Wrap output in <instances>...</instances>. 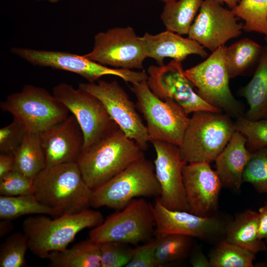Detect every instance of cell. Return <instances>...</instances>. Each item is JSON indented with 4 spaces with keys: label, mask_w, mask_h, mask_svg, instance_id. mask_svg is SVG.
<instances>
[{
    "label": "cell",
    "mask_w": 267,
    "mask_h": 267,
    "mask_svg": "<svg viewBox=\"0 0 267 267\" xmlns=\"http://www.w3.org/2000/svg\"><path fill=\"white\" fill-rule=\"evenodd\" d=\"M13 225L10 220H1L0 222V236L3 237L12 230Z\"/></svg>",
    "instance_id": "b9f144b4"
},
{
    "label": "cell",
    "mask_w": 267,
    "mask_h": 267,
    "mask_svg": "<svg viewBox=\"0 0 267 267\" xmlns=\"http://www.w3.org/2000/svg\"><path fill=\"white\" fill-rule=\"evenodd\" d=\"M155 152V173L161 187L157 198L166 208L188 211L182 180V169L187 164L180 156L178 146L166 141H150Z\"/></svg>",
    "instance_id": "e0dca14e"
},
{
    "label": "cell",
    "mask_w": 267,
    "mask_h": 267,
    "mask_svg": "<svg viewBox=\"0 0 267 267\" xmlns=\"http://www.w3.org/2000/svg\"><path fill=\"white\" fill-rule=\"evenodd\" d=\"M144 151L119 128L83 151L77 163L85 181L93 190L145 158Z\"/></svg>",
    "instance_id": "7a4b0ae2"
},
{
    "label": "cell",
    "mask_w": 267,
    "mask_h": 267,
    "mask_svg": "<svg viewBox=\"0 0 267 267\" xmlns=\"http://www.w3.org/2000/svg\"><path fill=\"white\" fill-rule=\"evenodd\" d=\"M155 257L157 267L180 261L188 255L192 246V237L171 234L158 237Z\"/></svg>",
    "instance_id": "f546056e"
},
{
    "label": "cell",
    "mask_w": 267,
    "mask_h": 267,
    "mask_svg": "<svg viewBox=\"0 0 267 267\" xmlns=\"http://www.w3.org/2000/svg\"><path fill=\"white\" fill-rule=\"evenodd\" d=\"M46 167L78 162L83 149L84 137L75 117H68L39 134Z\"/></svg>",
    "instance_id": "d6986e66"
},
{
    "label": "cell",
    "mask_w": 267,
    "mask_h": 267,
    "mask_svg": "<svg viewBox=\"0 0 267 267\" xmlns=\"http://www.w3.org/2000/svg\"><path fill=\"white\" fill-rule=\"evenodd\" d=\"M27 131L24 125L13 118L9 124L0 129V153L14 154Z\"/></svg>",
    "instance_id": "8d00e7d4"
},
{
    "label": "cell",
    "mask_w": 267,
    "mask_h": 267,
    "mask_svg": "<svg viewBox=\"0 0 267 267\" xmlns=\"http://www.w3.org/2000/svg\"><path fill=\"white\" fill-rule=\"evenodd\" d=\"M85 57L106 66L133 70L143 69L144 49L133 28L114 27L96 34L93 47Z\"/></svg>",
    "instance_id": "7c38bea8"
},
{
    "label": "cell",
    "mask_w": 267,
    "mask_h": 267,
    "mask_svg": "<svg viewBox=\"0 0 267 267\" xmlns=\"http://www.w3.org/2000/svg\"><path fill=\"white\" fill-rule=\"evenodd\" d=\"M258 228V212L246 210L228 222L224 239L256 255L267 250L266 242L259 238Z\"/></svg>",
    "instance_id": "7402d4cb"
},
{
    "label": "cell",
    "mask_w": 267,
    "mask_h": 267,
    "mask_svg": "<svg viewBox=\"0 0 267 267\" xmlns=\"http://www.w3.org/2000/svg\"><path fill=\"white\" fill-rule=\"evenodd\" d=\"M191 265L194 267H210L209 258L201 251L195 253L190 260Z\"/></svg>",
    "instance_id": "60d3db41"
},
{
    "label": "cell",
    "mask_w": 267,
    "mask_h": 267,
    "mask_svg": "<svg viewBox=\"0 0 267 267\" xmlns=\"http://www.w3.org/2000/svg\"><path fill=\"white\" fill-rule=\"evenodd\" d=\"M140 40L146 58L153 59L159 66L164 65L166 58L181 62L189 55L203 58L208 55L205 48L195 41L167 30L155 35L145 33Z\"/></svg>",
    "instance_id": "ffe728a7"
},
{
    "label": "cell",
    "mask_w": 267,
    "mask_h": 267,
    "mask_svg": "<svg viewBox=\"0 0 267 267\" xmlns=\"http://www.w3.org/2000/svg\"><path fill=\"white\" fill-rule=\"evenodd\" d=\"M11 52L33 65L74 73L82 76L89 83H94L106 75L117 76L131 84L146 80L148 78L147 73L144 70L136 71L110 68L91 60L83 55L66 51L15 47L11 48Z\"/></svg>",
    "instance_id": "8fae6325"
},
{
    "label": "cell",
    "mask_w": 267,
    "mask_h": 267,
    "mask_svg": "<svg viewBox=\"0 0 267 267\" xmlns=\"http://www.w3.org/2000/svg\"><path fill=\"white\" fill-rule=\"evenodd\" d=\"M0 194L6 196L33 194V179L12 170L0 177Z\"/></svg>",
    "instance_id": "d590c367"
},
{
    "label": "cell",
    "mask_w": 267,
    "mask_h": 267,
    "mask_svg": "<svg viewBox=\"0 0 267 267\" xmlns=\"http://www.w3.org/2000/svg\"><path fill=\"white\" fill-rule=\"evenodd\" d=\"M247 139L235 131L229 142L215 160L216 172L222 187L240 189L243 174L251 154L246 147Z\"/></svg>",
    "instance_id": "44dd1931"
},
{
    "label": "cell",
    "mask_w": 267,
    "mask_h": 267,
    "mask_svg": "<svg viewBox=\"0 0 267 267\" xmlns=\"http://www.w3.org/2000/svg\"><path fill=\"white\" fill-rule=\"evenodd\" d=\"M15 164V156L13 153L0 154V177L12 171Z\"/></svg>",
    "instance_id": "ab89813d"
},
{
    "label": "cell",
    "mask_w": 267,
    "mask_h": 267,
    "mask_svg": "<svg viewBox=\"0 0 267 267\" xmlns=\"http://www.w3.org/2000/svg\"><path fill=\"white\" fill-rule=\"evenodd\" d=\"M182 180L188 212L201 217L217 214L222 185L208 162L186 164Z\"/></svg>",
    "instance_id": "ac0fdd59"
},
{
    "label": "cell",
    "mask_w": 267,
    "mask_h": 267,
    "mask_svg": "<svg viewBox=\"0 0 267 267\" xmlns=\"http://www.w3.org/2000/svg\"><path fill=\"white\" fill-rule=\"evenodd\" d=\"M28 249V240L23 232H16L11 234L0 245V267L25 266V256Z\"/></svg>",
    "instance_id": "1f68e13d"
},
{
    "label": "cell",
    "mask_w": 267,
    "mask_h": 267,
    "mask_svg": "<svg viewBox=\"0 0 267 267\" xmlns=\"http://www.w3.org/2000/svg\"><path fill=\"white\" fill-rule=\"evenodd\" d=\"M230 117L222 112L193 113L178 146L182 160L186 163L215 161L235 131Z\"/></svg>",
    "instance_id": "277c9868"
},
{
    "label": "cell",
    "mask_w": 267,
    "mask_h": 267,
    "mask_svg": "<svg viewBox=\"0 0 267 267\" xmlns=\"http://www.w3.org/2000/svg\"><path fill=\"white\" fill-rule=\"evenodd\" d=\"M13 170L34 179L46 167L45 158L39 134L27 132L14 153Z\"/></svg>",
    "instance_id": "d4e9b609"
},
{
    "label": "cell",
    "mask_w": 267,
    "mask_h": 267,
    "mask_svg": "<svg viewBox=\"0 0 267 267\" xmlns=\"http://www.w3.org/2000/svg\"><path fill=\"white\" fill-rule=\"evenodd\" d=\"M249 108L244 117L250 120L267 119V46L262 53L251 81L240 91Z\"/></svg>",
    "instance_id": "603a6c76"
},
{
    "label": "cell",
    "mask_w": 267,
    "mask_h": 267,
    "mask_svg": "<svg viewBox=\"0 0 267 267\" xmlns=\"http://www.w3.org/2000/svg\"><path fill=\"white\" fill-rule=\"evenodd\" d=\"M161 0V1L166 3L167 2H168V1L172 0Z\"/></svg>",
    "instance_id": "f6af8a7d"
},
{
    "label": "cell",
    "mask_w": 267,
    "mask_h": 267,
    "mask_svg": "<svg viewBox=\"0 0 267 267\" xmlns=\"http://www.w3.org/2000/svg\"><path fill=\"white\" fill-rule=\"evenodd\" d=\"M231 10L245 21L244 31L267 36V0H240Z\"/></svg>",
    "instance_id": "4dcf8cb0"
},
{
    "label": "cell",
    "mask_w": 267,
    "mask_h": 267,
    "mask_svg": "<svg viewBox=\"0 0 267 267\" xmlns=\"http://www.w3.org/2000/svg\"><path fill=\"white\" fill-rule=\"evenodd\" d=\"M0 108L22 123L28 132L36 134L66 119L70 113L52 93L30 84L9 94Z\"/></svg>",
    "instance_id": "8992f818"
},
{
    "label": "cell",
    "mask_w": 267,
    "mask_h": 267,
    "mask_svg": "<svg viewBox=\"0 0 267 267\" xmlns=\"http://www.w3.org/2000/svg\"><path fill=\"white\" fill-rule=\"evenodd\" d=\"M264 40H265L266 43L267 44V36H265Z\"/></svg>",
    "instance_id": "bcb514c9"
},
{
    "label": "cell",
    "mask_w": 267,
    "mask_h": 267,
    "mask_svg": "<svg viewBox=\"0 0 267 267\" xmlns=\"http://www.w3.org/2000/svg\"><path fill=\"white\" fill-rule=\"evenodd\" d=\"M221 4L225 3L231 9L235 7L240 0H214Z\"/></svg>",
    "instance_id": "7bdbcfd3"
},
{
    "label": "cell",
    "mask_w": 267,
    "mask_h": 267,
    "mask_svg": "<svg viewBox=\"0 0 267 267\" xmlns=\"http://www.w3.org/2000/svg\"><path fill=\"white\" fill-rule=\"evenodd\" d=\"M92 192L77 162L45 167L33 179V194L60 216L88 209Z\"/></svg>",
    "instance_id": "6da1fadb"
},
{
    "label": "cell",
    "mask_w": 267,
    "mask_h": 267,
    "mask_svg": "<svg viewBox=\"0 0 267 267\" xmlns=\"http://www.w3.org/2000/svg\"><path fill=\"white\" fill-rule=\"evenodd\" d=\"M147 74V82L151 91L161 99L177 104L187 115L201 111L222 112L195 91L185 75L181 62L172 60L166 65H151Z\"/></svg>",
    "instance_id": "4fadbf2b"
},
{
    "label": "cell",
    "mask_w": 267,
    "mask_h": 267,
    "mask_svg": "<svg viewBox=\"0 0 267 267\" xmlns=\"http://www.w3.org/2000/svg\"><path fill=\"white\" fill-rule=\"evenodd\" d=\"M244 24L231 10L214 0H204L189 29L188 38L214 51L242 34Z\"/></svg>",
    "instance_id": "2e32d148"
},
{
    "label": "cell",
    "mask_w": 267,
    "mask_h": 267,
    "mask_svg": "<svg viewBox=\"0 0 267 267\" xmlns=\"http://www.w3.org/2000/svg\"><path fill=\"white\" fill-rule=\"evenodd\" d=\"M263 48V46L248 38L225 46V56L229 78L240 76L257 66Z\"/></svg>",
    "instance_id": "4316f807"
},
{
    "label": "cell",
    "mask_w": 267,
    "mask_h": 267,
    "mask_svg": "<svg viewBox=\"0 0 267 267\" xmlns=\"http://www.w3.org/2000/svg\"><path fill=\"white\" fill-rule=\"evenodd\" d=\"M52 94L78 121L84 137L82 152L120 128L102 102L87 91L62 82L53 87Z\"/></svg>",
    "instance_id": "30bf717a"
},
{
    "label": "cell",
    "mask_w": 267,
    "mask_h": 267,
    "mask_svg": "<svg viewBox=\"0 0 267 267\" xmlns=\"http://www.w3.org/2000/svg\"><path fill=\"white\" fill-rule=\"evenodd\" d=\"M153 211L155 237L180 234L218 242L224 239L228 222L217 214L201 217L188 211L170 210L163 206L158 198L153 204Z\"/></svg>",
    "instance_id": "9a60e30c"
},
{
    "label": "cell",
    "mask_w": 267,
    "mask_h": 267,
    "mask_svg": "<svg viewBox=\"0 0 267 267\" xmlns=\"http://www.w3.org/2000/svg\"><path fill=\"white\" fill-rule=\"evenodd\" d=\"M47 259L53 267H101L99 244L89 238L69 249L51 252Z\"/></svg>",
    "instance_id": "cb8c5ba5"
},
{
    "label": "cell",
    "mask_w": 267,
    "mask_h": 267,
    "mask_svg": "<svg viewBox=\"0 0 267 267\" xmlns=\"http://www.w3.org/2000/svg\"><path fill=\"white\" fill-rule=\"evenodd\" d=\"M28 215H48L58 217L55 210L41 203L34 194L0 196V218L12 220Z\"/></svg>",
    "instance_id": "83f0119b"
},
{
    "label": "cell",
    "mask_w": 267,
    "mask_h": 267,
    "mask_svg": "<svg viewBox=\"0 0 267 267\" xmlns=\"http://www.w3.org/2000/svg\"><path fill=\"white\" fill-rule=\"evenodd\" d=\"M37 1H41V0H44V1H47L48 2H49L50 3H57L59 1H60L61 0H37Z\"/></svg>",
    "instance_id": "ee69618b"
},
{
    "label": "cell",
    "mask_w": 267,
    "mask_h": 267,
    "mask_svg": "<svg viewBox=\"0 0 267 267\" xmlns=\"http://www.w3.org/2000/svg\"><path fill=\"white\" fill-rule=\"evenodd\" d=\"M136 98L137 109L146 123L150 141L158 140L179 146L189 118L176 103L157 97L149 88L147 80L130 87Z\"/></svg>",
    "instance_id": "ba28073f"
},
{
    "label": "cell",
    "mask_w": 267,
    "mask_h": 267,
    "mask_svg": "<svg viewBox=\"0 0 267 267\" xmlns=\"http://www.w3.org/2000/svg\"><path fill=\"white\" fill-rule=\"evenodd\" d=\"M158 241L155 237L134 248L132 258L126 267H157L155 252Z\"/></svg>",
    "instance_id": "74e56055"
},
{
    "label": "cell",
    "mask_w": 267,
    "mask_h": 267,
    "mask_svg": "<svg viewBox=\"0 0 267 267\" xmlns=\"http://www.w3.org/2000/svg\"><path fill=\"white\" fill-rule=\"evenodd\" d=\"M204 0H172L165 3L160 18L167 30L188 35Z\"/></svg>",
    "instance_id": "484cf974"
},
{
    "label": "cell",
    "mask_w": 267,
    "mask_h": 267,
    "mask_svg": "<svg viewBox=\"0 0 267 267\" xmlns=\"http://www.w3.org/2000/svg\"><path fill=\"white\" fill-rule=\"evenodd\" d=\"M78 88L98 98L119 128L144 150L150 142L146 126L128 93L116 81L81 83Z\"/></svg>",
    "instance_id": "5bb4252c"
},
{
    "label": "cell",
    "mask_w": 267,
    "mask_h": 267,
    "mask_svg": "<svg viewBox=\"0 0 267 267\" xmlns=\"http://www.w3.org/2000/svg\"><path fill=\"white\" fill-rule=\"evenodd\" d=\"M234 127L246 137L250 152L267 147V119L250 120L244 116L236 118Z\"/></svg>",
    "instance_id": "836d02e7"
},
{
    "label": "cell",
    "mask_w": 267,
    "mask_h": 267,
    "mask_svg": "<svg viewBox=\"0 0 267 267\" xmlns=\"http://www.w3.org/2000/svg\"><path fill=\"white\" fill-rule=\"evenodd\" d=\"M155 226L153 205L141 197L134 199L123 209L109 216L89 233L96 243L118 242L135 245L154 236Z\"/></svg>",
    "instance_id": "9c48e42d"
},
{
    "label": "cell",
    "mask_w": 267,
    "mask_h": 267,
    "mask_svg": "<svg viewBox=\"0 0 267 267\" xmlns=\"http://www.w3.org/2000/svg\"><path fill=\"white\" fill-rule=\"evenodd\" d=\"M101 267H126L134 254V248L118 242H105L98 244Z\"/></svg>",
    "instance_id": "e575fe53"
},
{
    "label": "cell",
    "mask_w": 267,
    "mask_h": 267,
    "mask_svg": "<svg viewBox=\"0 0 267 267\" xmlns=\"http://www.w3.org/2000/svg\"><path fill=\"white\" fill-rule=\"evenodd\" d=\"M208 258L210 267H253L256 255L224 239L217 242Z\"/></svg>",
    "instance_id": "f1b7e54d"
},
{
    "label": "cell",
    "mask_w": 267,
    "mask_h": 267,
    "mask_svg": "<svg viewBox=\"0 0 267 267\" xmlns=\"http://www.w3.org/2000/svg\"><path fill=\"white\" fill-rule=\"evenodd\" d=\"M243 182L260 193L267 194V147L251 152L243 174Z\"/></svg>",
    "instance_id": "d6a6232c"
},
{
    "label": "cell",
    "mask_w": 267,
    "mask_h": 267,
    "mask_svg": "<svg viewBox=\"0 0 267 267\" xmlns=\"http://www.w3.org/2000/svg\"><path fill=\"white\" fill-rule=\"evenodd\" d=\"M161 190L154 163L145 158L127 167L92 190L90 206L119 211L137 197H159Z\"/></svg>",
    "instance_id": "5b68a950"
},
{
    "label": "cell",
    "mask_w": 267,
    "mask_h": 267,
    "mask_svg": "<svg viewBox=\"0 0 267 267\" xmlns=\"http://www.w3.org/2000/svg\"><path fill=\"white\" fill-rule=\"evenodd\" d=\"M225 48V45L219 47L205 60L184 70V73L204 100L237 118L244 116L245 108L229 88Z\"/></svg>",
    "instance_id": "52a82bcc"
},
{
    "label": "cell",
    "mask_w": 267,
    "mask_h": 267,
    "mask_svg": "<svg viewBox=\"0 0 267 267\" xmlns=\"http://www.w3.org/2000/svg\"><path fill=\"white\" fill-rule=\"evenodd\" d=\"M103 221L100 212L87 209L53 219L44 215L31 216L24 220L22 228L31 252L40 258L47 259L50 252L67 249L80 231L97 226Z\"/></svg>",
    "instance_id": "3957f363"
},
{
    "label": "cell",
    "mask_w": 267,
    "mask_h": 267,
    "mask_svg": "<svg viewBox=\"0 0 267 267\" xmlns=\"http://www.w3.org/2000/svg\"><path fill=\"white\" fill-rule=\"evenodd\" d=\"M258 214V237L267 243V203L259 209Z\"/></svg>",
    "instance_id": "f35d334b"
}]
</instances>
